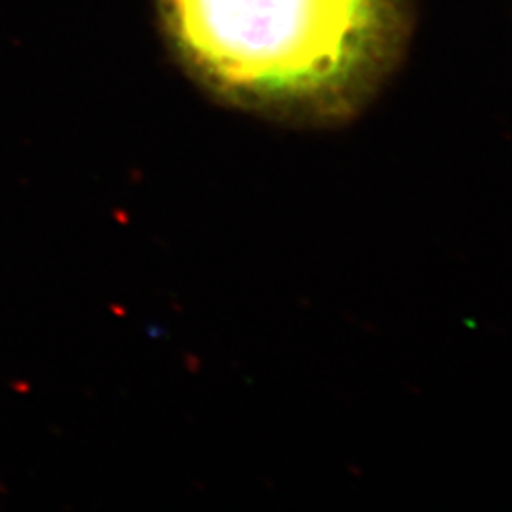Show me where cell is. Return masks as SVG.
Returning <instances> with one entry per match:
<instances>
[{
    "label": "cell",
    "mask_w": 512,
    "mask_h": 512,
    "mask_svg": "<svg viewBox=\"0 0 512 512\" xmlns=\"http://www.w3.org/2000/svg\"><path fill=\"white\" fill-rule=\"evenodd\" d=\"M171 52L206 90L264 115L357 113L397 62L405 0H155Z\"/></svg>",
    "instance_id": "1"
}]
</instances>
